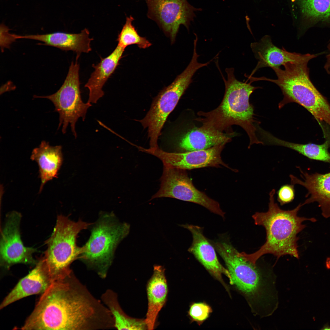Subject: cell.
<instances>
[{"label": "cell", "mask_w": 330, "mask_h": 330, "mask_svg": "<svg viewBox=\"0 0 330 330\" xmlns=\"http://www.w3.org/2000/svg\"><path fill=\"white\" fill-rule=\"evenodd\" d=\"M76 288L71 273L53 281L43 293L22 330H80L94 328L98 310Z\"/></svg>", "instance_id": "1"}, {"label": "cell", "mask_w": 330, "mask_h": 330, "mask_svg": "<svg viewBox=\"0 0 330 330\" xmlns=\"http://www.w3.org/2000/svg\"><path fill=\"white\" fill-rule=\"evenodd\" d=\"M225 86L223 99L215 109L206 112L200 111L198 115L201 117L196 120L200 122L203 127L222 133L233 132L231 126H240L246 132L250 139V148L254 144L263 145L256 136L257 127L254 123V108L249 102L251 95L259 87H255L250 82L238 80L234 75V69L226 68L227 79L221 72Z\"/></svg>", "instance_id": "2"}, {"label": "cell", "mask_w": 330, "mask_h": 330, "mask_svg": "<svg viewBox=\"0 0 330 330\" xmlns=\"http://www.w3.org/2000/svg\"><path fill=\"white\" fill-rule=\"evenodd\" d=\"M275 190L270 192L268 209L265 212H256L252 216L255 224L265 229L266 241L256 251L251 254L243 252L240 255L245 259L256 264L257 260L266 254H273L277 257L289 255L299 259V254L297 235L306 227L305 221L315 222L314 218H307L298 215L301 207L299 204L292 210L281 209L275 202Z\"/></svg>", "instance_id": "3"}, {"label": "cell", "mask_w": 330, "mask_h": 330, "mask_svg": "<svg viewBox=\"0 0 330 330\" xmlns=\"http://www.w3.org/2000/svg\"><path fill=\"white\" fill-rule=\"evenodd\" d=\"M92 223L81 220H71L62 215L57 216L56 225L46 243L47 248L42 258L52 281L70 273V266L79 258L81 247L76 244L79 233Z\"/></svg>", "instance_id": "4"}, {"label": "cell", "mask_w": 330, "mask_h": 330, "mask_svg": "<svg viewBox=\"0 0 330 330\" xmlns=\"http://www.w3.org/2000/svg\"><path fill=\"white\" fill-rule=\"evenodd\" d=\"M130 230L129 224L120 222L113 213H102L93 223L90 237L81 247L79 258L105 273L118 245Z\"/></svg>", "instance_id": "5"}, {"label": "cell", "mask_w": 330, "mask_h": 330, "mask_svg": "<svg viewBox=\"0 0 330 330\" xmlns=\"http://www.w3.org/2000/svg\"><path fill=\"white\" fill-rule=\"evenodd\" d=\"M200 68L197 62L191 61L171 83L159 92L154 98L145 116L139 120L145 128L148 129L150 148L158 147V138L168 116L192 82L195 73Z\"/></svg>", "instance_id": "6"}, {"label": "cell", "mask_w": 330, "mask_h": 330, "mask_svg": "<svg viewBox=\"0 0 330 330\" xmlns=\"http://www.w3.org/2000/svg\"><path fill=\"white\" fill-rule=\"evenodd\" d=\"M280 89L284 96L279 103L281 107L289 103H297L318 120L330 126V105L311 82L309 70L301 68L290 72L283 80Z\"/></svg>", "instance_id": "7"}, {"label": "cell", "mask_w": 330, "mask_h": 330, "mask_svg": "<svg viewBox=\"0 0 330 330\" xmlns=\"http://www.w3.org/2000/svg\"><path fill=\"white\" fill-rule=\"evenodd\" d=\"M77 59L72 62L69 68L66 78L61 87L56 93L46 96L35 95V98L48 99L53 104L55 110L59 114L58 129L62 127L63 134L67 131L70 125L73 135L77 137L75 125L78 119H85L88 109L92 106L91 103L82 101L80 89L79 64Z\"/></svg>", "instance_id": "8"}, {"label": "cell", "mask_w": 330, "mask_h": 330, "mask_svg": "<svg viewBox=\"0 0 330 330\" xmlns=\"http://www.w3.org/2000/svg\"><path fill=\"white\" fill-rule=\"evenodd\" d=\"M160 189L151 199L169 197L202 206L210 211L224 218L225 213L219 203L197 189L185 170L163 164Z\"/></svg>", "instance_id": "9"}, {"label": "cell", "mask_w": 330, "mask_h": 330, "mask_svg": "<svg viewBox=\"0 0 330 330\" xmlns=\"http://www.w3.org/2000/svg\"><path fill=\"white\" fill-rule=\"evenodd\" d=\"M215 249L224 260L234 284L252 301L262 299L263 281L256 264L246 260L229 242H217Z\"/></svg>", "instance_id": "10"}, {"label": "cell", "mask_w": 330, "mask_h": 330, "mask_svg": "<svg viewBox=\"0 0 330 330\" xmlns=\"http://www.w3.org/2000/svg\"><path fill=\"white\" fill-rule=\"evenodd\" d=\"M148 17L157 24L172 43L175 40L181 25L189 29L191 21L199 10L187 0H145Z\"/></svg>", "instance_id": "11"}, {"label": "cell", "mask_w": 330, "mask_h": 330, "mask_svg": "<svg viewBox=\"0 0 330 330\" xmlns=\"http://www.w3.org/2000/svg\"><path fill=\"white\" fill-rule=\"evenodd\" d=\"M21 218L20 213L15 211L6 215L0 244V265L5 269H9L18 263L35 265L38 261L33 256L36 250L24 246L21 240L20 230Z\"/></svg>", "instance_id": "12"}, {"label": "cell", "mask_w": 330, "mask_h": 330, "mask_svg": "<svg viewBox=\"0 0 330 330\" xmlns=\"http://www.w3.org/2000/svg\"><path fill=\"white\" fill-rule=\"evenodd\" d=\"M226 144L205 149L179 152H165L159 147L146 149V153L160 160L163 164L184 170L223 166L234 171L222 160L221 153Z\"/></svg>", "instance_id": "13"}, {"label": "cell", "mask_w": 330, "mask_h": 330, "mask_svg": "<svg viewBox=\"0 0 330 330\" xmlns=\"http://www.w3.org/2000/svg\"><path fill=\"white\" fill-rule=\"evenodd\" d=\"M302 180L290 174L291 184H298L304 187L307 193L304 205L317 202L325 218H330V172L322 174L316 172L309 174L303 171L299 167Z\"/></svg>", "instance_id": "14"}, {"label": "cell", "mask_w": 330, "mask_h": 330, "mask_svg": "<svg viewBox=\"0 0 330 330\" xmlns=\"http://www.w3.org/2000/svg\"><path fill=\"white\" fill-rule=\"evenodd\" d=\"M181 226L189 230L191 233L193 242L188 251L211 274L222 281L223 274L229 279L232 284L231 277L228 270L226 269L218 260L215 249L203 234V228L198 226L186 224Z\"/></svg>", "instance_id": "15"}, {"label": "cell", "mask_w": 330, "mask_h": 330, "mask_svg": "<svg viewBox=\"0 0 330 330\" xmlns=\"http://www.w3.org/2000/svg\"><path fill=\"white\" fill-rule=\"evenodd\" d=\"M251 50L258 63L251 75V76L258 69L264 67H280L288 62H296L304 59L307 54H301L280 49L272 43L271 37L266 35L258 42L251 43Z\"/></svg>", "instance_id": "16"}, {"label": "cell", "mask_w": 330, "mask_h": 330, "mask_svg": "<svg viewBox=\"0 0 330 330\" xmlns=\"http://www.w3.org/2000/svg\"><path fill=\"white\" fill-rule=\"evenodd\" d=\"M52 282L41 257L35 268L19 281L5 298L0 305V309L26 297L43 293Z\"/></svg>", "instance_id": "17"}, {"label": "cell", "mask_w": 330, "mask_h": 330, "mask_svg": "<svg viewBox=\"0 0 330 330\" xmlns=\"http://www.w3.org/2000/svg\"><path fill=\"white\" fill-rule=\"evenodd\" d=\"M89 31L85 28L78 34L56 32L38 35H17L14 34L16 39H28L43 42L44 44L59 48L64 50H72L77 54L78 58L82 53H88L91 50L90 42L93 39L89 37Z\"/></svg>", "instance_id": "18"}, {"label": "cell", "mask_w": 330, "mask_h": 330, "mask_svg": "<svg viewBox=\"0 0 330 330\" xmlns=\"http://www.w3.org/2000/svg\"><path fill=\"white\" fill-rule=\"evenodd\" d=\"M237 135L235 132L222 133L194 127L179 138L177 145L181 152L207 149L214 146L230 142Z\"/></svg>", "instance_id": "19"}, {"label": "cell", "mask_w": 330, "mask_h": 330, "mask_svg": "<svg viewBox=\"0 0 330 330\" xmlns=\"http://www.w3.org/2000/svg\"><path fill=\"white\" fill-rule=\"evenodd\" d=\"M125 49L118 44L109 56L101 58L97 65L93 64L94 71L85 85L89 91L87 102L96 104L104 95L103 87L119 65Z\"/></svg>", "instance_id": "20"}, {"label": "cell", "mask_w": 330, "mask_h": 330, "mask_svg": "<svg viewBox=\"0 0 330 330\" xmlns=\"http://www.w3.org/2000/svg\"><path fill=\"white\" fill-rule=\"evenodd\" d=\"M300 30L317 25L330 27V0H292Z\"/></svg>", "instance_id": "21"}, {"label": "cell", "mask_w": 330, "mask_h": 330, "mask_svg": "<svg viewBox=\"0 0 330 330\" xmlns=\"http://www.w3.org/2000/svg\"><path fill=\"white\" fill-rule=\"evenodd\" d=\"M62 149L61 145L52 146L43 141L33 150L31 159L38 166L41 181L40 193L46 183L57 177L63 161Z\"/></svg>", "instance_id": "22"}, {"label": "cell", "mask_w": 330, "mask_h": 330, "mask_svg": "<svg viewBox=\"0 0 330 330\" xmlns=\"http://www.w3.org/2000/svg\"><path fill=\"white\" fill-rule=\"evenodd\" d=\"M167 292L165 269L161 266L155 265L147 286L148 307L145 320L147 329H154L158 313L166 302Z\"/></svg>", "instance_id": "23"}, {"label": "cell", "mask_w": 330, "mask_h": 330, "mask_svg": "<svg viewBox=\"0 0 330 330\" xmlns=\"http://www.w3.org/2000/svg\"><path fill=\"white\" fill-rule=\"evenodd\" d=\"M269 145L281 146L292 149L310 159L330 164V140H327L320 145L313 143L300 144L290 142L278 138L272 134L267 138Z\"/></svg>", "instance_id": "24"}, {"label": "cell", "mask_w": 330, "mask_h": 330, "mask_svg": "<svg viewBox=\"0 0 330 330\" xmlns=\"http://www.w3.org/2000/svg\"><path fill=\"white\" fill-rule=\"evenodd\" d=\"M134 20L131 16L126 17V22L118 36V45L125 49L127 46L134 44L140 49L149 47L152 44L145 37L138 34L132 24Z\"/></svg>", "instance_id": "25"}, {"label": "cell", "mask_w": 330, "mask_h": 330, "mask_svg": "<svg viewBox=\"0 0 330 330\" xmlns=\"http://www.w3.org/2000/svg\"><path fill=\"white\" fill-rule=\"evenodd\" d=\"M113 315L114 326L118 330H146L147 327L145 319L130 317L124 313L117 305L110 307Z\"/></svg>", "instance_id": "26"}, {"label": "cell", "mask_w": 330, "mask_h": 330, "mask_svg": "<svg viewBox=\"0 0 330 330\" xmlns=\"http://www.w3.org/2000/svg\"><path fill=\"white\" fill-rule=\"evenodd\" d=\"M212 311L211 307L203 302L196 303L190 306L189 314L192 320L201 324Z\"/></svg>", "instance_id": "27"}, {"label": "cell", "mask_w": 330, "mask_h": 330, "mask_svg": "<svg viewBox=\"0 0 330 330\" xmlns=\"http://www.w3.org/2000/svg\"><path fill=\"white\" fill-rule=\"evenodd\" d=\"M277 199L281 205L292 201L295 196L294 185L285 184L281 186L277 192Z\"/></svg>", "instance_id": "28"}, {"label": "cell", "mask_w": 330, "mask_h": 330, "mask_svg": "<svg viewBox=\"0 0 330 330\" xmlns=\"http://www.w3.org/2000/svg\"><path fill=\"white\" fill-rule=\"evenodd\" d=\"M323 330H330V327L329 326L328 324H327L324 325L323 328L321 329Z\"/></svg>", "instance_id": "29"}]
</instances>
